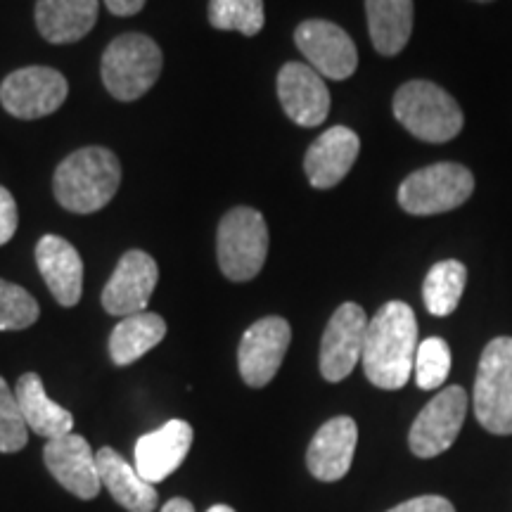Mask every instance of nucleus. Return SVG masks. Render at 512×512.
<instances>
[{
    "mask_svg": "<svg viewBox=\"0 0 512 512\" xmlns=\"http://www.w3.org/2000/svg\"><path fill=\"white\" fill-rule=\"evenodd\" d=\"M418 354V320L408 304L387 302L370 318L366 347H363V370L375 387H406L415 370Z\"/></svg>",
    "mask_w": 512,
    "mask_h": 512,
    "instance_id": "obj_1",
    "label": "nucleus"
},
{
    "mask_svg": "<svg viewBox=\"0 0 512 512\" xmlns=\"http://www.w3.org/2000/svg\"><path fill=\"white\" fill-rule=\"evenodd\" d=\"M121 183V164L105 147H83L57 166L53 190L57 202L74 214H93L107 207Z\"/></svg>",
    "mask_w": 512,
    "mask_h": 512,
    "instance_id": "obj_2",
    "label": "nucleus"
},
{
    "mask_svg": "<svg viewBox=\"0 0 512 512\" xmlns=\"http://www.w3.org/2000/svg\"><path fill=\"white\" fill-rule=\"evenodd\" d=\"M394 117L422 143H448L463 131L465 117L456 100L432 81H408L394 95Z\"/></svg>",
    "mask_w": 512,
    "mask_h": 512,
    "instance_id": "obj_3",
    "label": "nucleus"
},
{
    "mask_svg": "<svg viewBox=\"0 0 512 512\" xmlns=\"http://www.w3.org/2000/svg\"><path fill=\"white\" fill-rule=\"evenodd\" d=\"M162 64V50L150 36L124 34L114 38L102 53V83L112 98L133 102L155 86L162 74Z\"/></svg>",
    "mask_w": 512,
    "mask_h": 512,
    "instance_id": "obj_4",
    "label": "nucleus"
},
{
    "mask_svg": "<svg viewBox=\"0 0 512 512\" xmlns=\"http://www.w3.org/2000/svg\"><path fill=\"white\" fill-rule=\"evenodd\" d=\"M219 268L233 283L256 278L268 256V226L261 211L235 207L223 216L216 235Z\"/></svg>",
    "mask_w": 512,
    "mask_h": 512,
    "instance_id": "obj_5",
    "label": "nucleus"
},
{
    "mask_svg": "<svg viewBox=\"0 0 512 512\" xmlns=\"http://www.w3.org/2000/svg\"><path fill=\"white\" fill-rule=\"evenodd\" d=\"M472 401L486 432L512 434V337H496L484 347Z\"/></svg>",
    "mask_w": 512,
    "mask_h": 512,
    "instance_id": "obj_6",
    "label": "nucleus"
},
{
    "mask_svg": "<svg viewBox=\"0 0 512 512\" xmlns=\"http://www.w3.org/2000/svg\"><path fill=\"white\" fill-rule=\"evenodd\" d=\"M475 176L463 164L439 162L413 171L399 188V204L413 216H434L453 211L470 200Z\"/></svg>",
    "mask_w": 512,
    "mask_h": 512,
    "instance_id": "obj_7",
    "label": "nucleus"
},
{
    "mask_svg": "<svg viewBox=\"0 0 512 512\" xmlns=\"http://www.w3.org/2000/svg\"><path fill=\"white\" fill-rule=\"evenodd\" d=\"M67 79L50 67H24L0 83V105L17 119H41L67 100Z\"/></svg>",
    "mask_w": 512,
    "mask_h": 512,
    "instance_id": "obj_8",
    "label": "nucleus"
},
{
    "mask_svg": "<svg viewBox=\"0 0 512 512\" xmlns=\"http://www.w3.org/2000/svg\"><path fill=\"white\" fill-rule=\"evenodd\" d=\"M370 318L363 306L354 302L342 304L332 313L328 328L320 342V375L328 382H342L354 373L363 358Z\"/></svg>",
    "mask_w": 512,
    "mask_h": 512,
    "instance_id": "obj_9",
    "label": "nucleus"
},
{
    "mask_svg": "<svg viewBox=\"0 0 512 512\" xmlns=\"http://www.w3.org/2000/svg\"><path fill=\"white\" fill-rule=\"evenodd\" d=\"M467 415V392L458 384L446 387L415 418L408 444L418 458H437L458 439Z\"/></svg>",
    "mask_w": 512,
    "mask_h": 512,
    "instance_id": "obj_10",
    "label": "nucleus"
},
{
    "mask_svg": "<svg viewBox=\"0 0 512 512\" xmlns=\"http://www.w3.org/2000/svg\"><path fill=\"white\" fill-rule=\"evenodd\" d=\"M292 328L285 318L268 316L249 325L240 339L238 368L240 377L249 387H266L283 366V358L290 349Z\"/></svg>",
    "mask_w": 512,
    "mask_h": 512,
    "instance_id": "obj_11",
    "label": "nucleus"
},
{
    "mask_svg": "<svg viewBox=\"0 0 512 512\" xmlns=\"http://www.w3.org/2000/svg\"><path fill=\"white\" fill-rule=\"evenodd\" d=\"M294 43L325 79L344 81L356 72L358 50L351 36L325 19H306L294 31Z\"/></svg>",
    "mask_w": 512,
    "mask_h": 512,
    "instance_id": "obj_12",
    "label": "nucleus"
},
{
    "mask_svg": "<svg viewBox=\"0 0 512 512\" xmlns=\"http://www.w3.org/2000/svg\"><path fill=\"white\" fill-rule=\"evenodd\" d=\"M159 268L150 254L131 249L119 259L110 283L102 290V306L112 316H133L147 311L152 292L157 287Z\"/></svg>",
    "mask_w": 512,
    "mask_h": 512,
    "instance_id": "obj_13",
    "label": "nucleus"
},
{
    "mask_svg": "<svg viewBox=\"0 0 512 512\" xmlns=\"http://www.w3.org/2000/svg\"><path fill=\"white\" fill-rule=\"evenodd\" d=\"M43 460L57 482L69 494L83 501H93L100 494V470L98 453H93L91 444L79 434H64V437L50 439L43 448Z\"/></svg>",
    "mask_w": 512,
    "mask_h": 512,
    "instance_id": "obj_14",
    "label": "nucleus"
},
{
    "mask_svg": "<svg viewBox=\"0 0 512 512\" xmlns=\"http://www.w3.org/2000/svg\"><path fill=\"white\" fill-rule=\"evenodd\" d=\"M278 98L297 126H320L330 114V91L311 64L287 62L280 69Z\"/></svg>",
    "mask_w": 512,
    "mask_h": 512,
    "instance_id": "obj_15",
    "label": "nucleus"
},
{
    "mask_svg": "<svg viewBox=\"0 0 512 512\" xmlns=\"http://www.w3.org/2000/svg\"><path fill=\"white\" fill-rule=\"evenodd\" d=\"M192 446V427L185 420H169L159 430L143 434L136 441V470L150 484L171 477Z\"/></svg>",
    "mask_w": 512,
    "mask_h": 512,
    "instance_id": "obj_16",
    "label": "nucleus"
},
{
    "mask_svg": "<svg viewBox=\"0 0 512 512\" xmlns=\"http://www.w3.org/2000/svg\"><path fill=\"white\" fill-rule=\"evenodd\" d=\"M361 152V138L347 126H332L304 157V171L316 190H330L344 181Z\"/></svg>",
    "mask_w": 512,
    "mask_h": 512,
    "instance_id": "obj_17",
    "label": "nucleus"
},
{
    "mask_svg": "<svg viewBox=\"0 0 512 512\" xmlns=\"http://www.w3.org/2000/svg\"><path fill=\"white\" fill-rule=\"evenodd\" d=\"M358 441V427L354 418L339 415L325 422L311 439L306 451V465L309 472L320 482H339L347 477L351 463H354Z\"/></svg>",
    "mask_w": 512,
    "mask_h": 512,
    "instance_id": "obj_18",
    "label": "nucleus"
},
{
    "mask_svg": "<svg viewBox=\"0 0 512 512\" xmlns=\"http://www.w3.org/2000/svg\"><path fill=\"white\" fill-rule=\"evenodd\" d=\"M36 266L57 304L72 309L81 302L83 261L72 242L60 235H43L36 245Z\"/></svg>",
    "mask_w": 512,
    "mask_h": 512,
    "instance_id": "obj_19",
    "label": "nucleus"
},
{
    "mask_svg": "<svg viewBox=\"0 0 512 512\" xmlns=\"http://www.w3.org/2000/svg\"><path fill=\"white\" fill-rule=\"evenodd\" d=\"M100 482L110 491L114 501L128 512H152L157 508L159 496L155 484L145 482L138 475L136 465L126 463L117 451L110 446L98 451Z\"/></svg>",
    "mask_w": 512,
    "mask_h": 512,
    "instance_id": "obj_20",
    "label": "nucleus"
},
{
    "mask_svg": "<svg viewBox=\"0 0 512 512\" xmlns=\"http://www.w3.org/2000/svg\"><path fill=\"white\" fill-rule=\"evenodd\" d=\"M98 22V0H38L36 27L48 43H76Z\"/></svg>",
    "mask_w": 512,
    "mask_h": 512,
    "instance_id": "obj_21",
    "label": "nucleus"
},
{
    "mask_svg": "<svg viewBox=\"0 0 512 512\" xmlns=\"http://www.w3.org/2000/svg\"><path fill=\"white\" fill-rule=\"evenodd\" d=\"M15 396L24 420H27V427L38 437H46L50 441L64 437V434H72L74 415L50 399L46 387H43V380L36 373L19 377Z\"/></svg>",
    "mask_w": 512,
    "mask_h": 512,
    "instance_id": "obj_22",
    "label": "nucleus"
},
{
    "mask_svg": "<svg viewBox=\"0 0 512 512\" xmlns=\"http://www.w3.org/2000/svg\"><path fill=\"white\" fill-rule=\"evenodd\" d=\"M368 31L384 57L399 55L413 34V0H366Z\"/></svg>",
    "mask_w": 512,
    "mask_h": 512,
    "instance_id": "obj_23",
    "label": "nucleus"
},
{
    "mask_svg": "<svg viewBox=\"0 0 512 512\" xmlns=\"http://www.w3.org/2000/svg\"><path fill=\"white\" fill-rule=\"evenodd\" d=\"M166 337V323L159 313H133L121 318L110 335V356L117 366H131Z\"/></svg>",
    "mask_w": 512,
    "mask_h": 512,
    "instance_id": "obj_24",
    "label": "nucleus"
},
{
    "mask_svg": "<svg viewBox=\"0 0 512 512\" xmlns=\"http://www.w3.org/2000/svg\"><path fill=\"white\" fill-rule=\"evenodd\" d=\"M467 285V268L456 259L439 261L430 268L425 283H422V299L427 311L437 318L451 316L458 309Z\"/></svg>",
    "mask_w": 512,
    "mask_h": 512,
    "instance_id": "obj_25",
    "label": "nucleus"
},
{
    "mask_svg": "<svg viewBox=\"0 0 512 512\" xmlns=\"http://www.w3.org/2000/svg\"><path fill=\"white\" fill-rule=\"evenodd\" d=\"M264 22V0H209V24L214 29L256 36Z\"/></svg>",
    "mask_w": 512,
    "mask_h": 512,
    "instance_id": "obj_26",
    "label": "nucleus"
},
{
    "mask_svg": "<svg viewBox=\"0 0 512 512\" xmlns=\"http://www.w3.org/2000/svg\"><path fill=\"white\" fill-rule=\"evenodd\" d=\"M451 373V347L446 339L430 337L422 339L415 354V382L425 392L439 389Z\"/></svg>",
    "mask_w": 512,
    "mask_h": 512,
    "instance_id": "obj_27",
    "label": "nucleus"
},
{
    "mask_svg": "<svg viewBox=\"0 0 512 512\" xmlns=\"http://www.w3.org/2000/svg\"><path fill=\"white\" fill-rule=\"evenodd\" d=\"M38 316V302L24 287L0 280V330H27Z\"/></svg>",
    "mask_w": 512,
    "mask_h": 512,
    "instance_id": "obj_28",
    "label": "nucleus"
},
{
    "mask_svg": "<svg viewBox=\"0 0 512 512\" xmlns=\"http://www.w3.org/2000/svg\"><path fill=\"white\" fill-rule=\"evenodd\" d=\"M29 427L15 392L0 377V453H17L27 446Z\"/></svg>",
    "mask_w": 512,
    "mask_h": 512,
    "instance_id": "obj_29",
    "label": "nucleus"
},
{
    "mask_svg": "<svg viewBox=\"0 0 512 512\" xmlns=\"http://www.w3.org/2000/svg\"><path fill=\"white\" fill-rule=\"evenodd\" d=\"M17 202L15 197L10 195V190H5L3 185H0V247L5 245V242L12 240V235L17 233Z\"/></svg>",
    "mask_w": 512,
    "mask_h": 512,
    "instance_id": "obj_30",
    "label": "nucleus"
},
{
    "mask_svg": "<svg viewBox=\"0 0 512 512\" xmlns=\"http://www.w3.org/2000/svg\"><path fill=\"white\" fill-rule=\"evenodd\" d=\"M387 512H456V508L444 496H418Z\"/></svg>",
    "mask_w": 512,
    "mask_h": 512,
    "instance_id": "obj_31",
    "label": "nucleus"
},
{
    "mask_svg": "<svg viewBox=\"0 0 512 512\" xmlns=\"http://www.w3.org/2000/svg\"><path fill=\"white\" fill-rule=\"evenodd\" d=\"M107 10L117 17H131L145 8V0H105Z\"/></svg>",
    "mask_w": 512,
    "mask_h": 512,
    "instance_id": "obj_32",
    "label": "nucleus"
},
{
    "mask_svg": "<svg viewBox=\"0 0 512 512\" xmlns=\"http://www.w3.org/2000/svg\"><path fill=\"white\" fill-rule=\"evenodd\" d=\"M162 512H195V505L185 501V498H171L162 508Z\"/></svg>",
    "mask_w": 512,
    "mask_h": 512,
    "instance_id": "obj_33",
    "label": "nucleus"
},
{
    "mask_svg": "<svg viewBox=\"0 0 512 512\" xmlns=\"http://www.w3.org/2000/svg\"><path fill=\"white\" fill-rule=\"evenodd\" d=\"M207 512H235L230 505H214V508H209Z\"/></svg>",
    "mask_w": 512,
    "mask_h": 512,
    "instance_id": "obj_34",
    "label": "nucleus"
},
{
    "mask_svg": "<svg viewBox=\"0 0 512 512\" xmlns=\"http://www.w3.org/2000/svg\"><path fill=\"white\" fill-rule=\"evenodd\" d=\"M477 3H491V0H477Z\"/></svg>",
    "mask_w": 512,
    "mask_h": 512,
    "instance_id": "obj_35",
    "label": "nucleus"
}]
</instances>
